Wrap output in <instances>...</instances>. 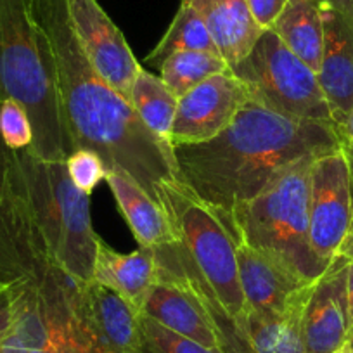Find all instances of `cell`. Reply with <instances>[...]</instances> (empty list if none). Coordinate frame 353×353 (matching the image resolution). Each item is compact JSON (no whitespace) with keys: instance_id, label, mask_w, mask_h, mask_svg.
Returning a JSON list of instances; mask_svg holds the SVG:
<instances>
[{"instance_id":"1","label":"cell","mask_w":353,"mask_h":353,"mask_svg":"<svg viewBox=\"0 0 353 353\" xmlns=\"http://www.w3.org/2000/svg\"><path fill=\"white\" fill-rule=\"evenodd\" d=\"M28 4L46 40L73 149L94 151L108 172L125 173L158 201V185L176 179L173 145L152 134L130 103L94 71L71 28L66 0Z\"/></svg>"},{"instance_id":"2","label":"cell","mask_w":353,"mask_h":353,"mask_svg":"<svg viewBox=\"0 0 353 353\" xmlns=\"http://www.w3.org/2000/svg\"><path fill=\"white\" fill-rule=\"evenodd\" d=\"M338 149L336 125L284 117L250 99L222 134L173 145V156L176 181L230 223V215L256 198L284 166Z\"/></svg>"},{"instance_id":"3","label":"cell","mask_w":353,"mask_h":353,"mask_svg":"<svg viewBox=\"0 0 353 353\" xmlns=\"http://www.w3.org/2000/svg\"><path fill=\"white\" fill-rule=\"evenodd\" d=\"M158 203L175 237L172 244L154 250L158 277L188 284L208 308L216 329L243 321L248 308L229 220L176 179L158 185Z\"/></svg>"},{"instance_id":"4","label":"cell","mask_w":353,"mask_h":353,"mask_svg":"<svg viewBox=\"0 0 353 353\" xmlns=\"http://www.w3.org/2000/svg\"><path fill=\"white\" fill-rule=\"evenodd\" d=\"M85 284L54 260L12 277V319L0 353H117L94 321Z\"/></svg>"},{"instance_id":"5","label":"cell","mask_w":353,"mask_h":353,"mask_svg":"<svg viewBox=\"0 0 353 353\" xmlns=\"http://www.w3.org/2000/svg\"><path fill=\"white\" fill-rule=\"evenodd\" d=\"M12 99L28 113L33 142L42 161L66 163L74 151L61 113L46 40L28 0H0V101Z\"/></svg>"},{"instance_id":"6","label":"cell","mask_w":353,"mask_h":353,"mask_svg":"<svg viewBox=\"0 0 353 353\" xmlns=\"http://www.w3.org/2000/svg\"><path fill=\"white\" fill-rule=\"evenodd\" d=\"M298 159L276 173L267 188L230 215L234 236L283 263L298 279L314 284L329 263L310 243V173L314 159Z\"/></svg>"},{"instance_id":"7","label":"cell","mask_w":353,"mask_h":353,"mask_svg":"<svg viewBox=\"0 0 353 353\" xmlns=\"http://www.w3.org/2000/svg\"><path fill=\"white\" fill-rule=\"evenodd\" d=\"M26 196L61 269L92 283L99 236L90 222V194L68 175L66 163L42 161L28 149L14 151Z\"/></svg>"},{"instance_id":"8","label":"cell","mask_w":353,"mask_h":353,"mask_svg":"<svg viewBox=\"0 0 353 353\" xmlns=\"http://www.w3.org/2000/svg\"><path fill=\"white\" fill-rule=\"evenodd\" d=\"M250 99L284 117L336 125L317 73L294 56L272 30H265L251 52L230 68Z\"/></svg>"},{"instance_id":"9","label":"cell","mask_w":353,"mask_h":353,"mask_svg":"<svg viewBox=\"0 0 353 353\" xmlns=\"http://www.w3.org/2000/svg\"><path fill=\"white\" fill-rule=\"evenodd\" d=\"M353 219L350 168L341 149L314 159L310 173V243L315 256L331 263Z\"/></svg>"},{"instance_id":"10","label":"cell","mask_w":353,"mask_h":353,"mask_svg":"<svg viewBox=\"0 0 353 353\" xmlns=\"http://www.w3.org/2000/svg\"><path fill=\"white\" fill-rule=\"evenodd\" d=\"M68 16L85 57L97 74L128 101L141 71L121 30L97 0H66Z\"/></svg>"},{"instance_id":"11","label":"cell","mask_w":353,"mask_h":353,"mask_svg":"<svg viewBox=\"0 0 353 353\" xmlns=\"http://www.w3.org/2000/svg\"><path fill=\"white\" fill-rule=\"evenodd\" d=\"M250 101L248 88L229 70L213 74L179 97L170 144H199L215 139Z\"/></svg>"},{"instance_id":"12","label":"cell","mask_w":353,"mask_h":353,"mask_svg":"<svg viewBox=\"0 0 353 353\" xmlns=\"http://www.w3.org/2000/svg\"><path fill=\"white\" fill-rule=\"evenodd\" d=\"M237 265L246 308L265 321H279L303 310L314 284L298 279L283 263L237 243Z\"/></svg>"},{"instance_id":"13","label":"cell","mask_w":353,"mask_h":353,"mask_svg":"<svg viewBox=\"0 0 353 353\" xmlns=\"http://www.w3.org/2000/svg\"><path fill=\"white\" fill-rule=\"evenodd\" d=\"M348 263V258L336 254L312 286L301 314L305 353H338L348 343L352 329L346 293Z\"/></svg>"},{"instance_id":"14","label":"cell","mask_w":353,"mask_h":353,"mask_svg":"<svg viewBox=\"0 0 353 353\" xmlns=\"http://www.w3.org/2000/svg\"><path fill=\"white\" fill-rule=\"evenodd\" d=\"M319 2L324 23V49L317 78L339 130L353 106V0Z\"/></svg>"},{"instance_id":"15","label":"cell","mask_w":353,"mask_h":353,"mask_svg":"<svg viewBox=\"0 0 353 353\" xmlns=\"http://www.w3.org/2000/svg\"><path fill=\"white\" fill-rule=\"evenodd\" d=\"M141 314L170 331L213 350H222L219 329L198 294L175 277H158Z\"/></svg>"},{"instance_id":"16","label":"cell","mask_w":353,"mask_h":353,"mask_svg":"<svg viewBox=\"0 0 353 353\" xmlns=\"http://www.w3.org/2000/svg\"><path fill=\"white\" fill-rule=\"evenodd\" d=\"M92 281L120 294L141 314L149 293L158 283L156 251L141 246L134 253H118L99 237Z\"/></svg>"},{"instance_id":"17","label":"cell","mask_w":353,"mask_h":353,"mask_svg":"<svg viewBox=\"0 0 353 353\" xmlns=\"http://www.w3.org/2000/svg\"><path fill=\"white\" fill-rule=\"evenodd\" d=\"M201 16L229 68L244 59L263 30L254 23L246 0H184Z\"/></svg>"},{"instance_id":"18","label":"cell","mask_w":353,"mask_h":353,"mask_svg":"<svg viewBox=\"0 0 353 353\" xmlns=\"http://www.w3.org/2000/svg\"><path fill=\"white\" fill-rule=\"evenodd\" d=\"M104 181L141 246L158 250L175 241L166 213L137 182L118 172H106Z\"/></svg>"},{"instance_id":"19","label":"cell","mask_w":353,"mask_h":353,"mask_svg":"<svg viewBox=\"0 0 353 353\" xmlns=\"http://www.w3.org/2000/svg\"><path fill=\"white\" fill-rule=\"evenodd\" d=\"M270 30L294 56L317 73L324 49V23L319 0H288V6Z\"/></svg>"},{"instance_id":"20","label":"cell","mask_w":353,"mask_h":353,"mask_svg":"<svg viewBox=\"0 0 353 353\" xmlns=\"http://www.w3.org/2000/svg\"><path fill=\"white\" fill-rule=\"evenodd\" d=\"M176 52H212L220 56L219 47L201 16L184 0H181L168 30L154 49L145 56L144 63L148 66L159 68L166 57Z\"/></svg>"},{"instance_id":"21","label":"cell","mask_w":353,"mask_h":353,"mask_svg":"<svg viewBox=\"0 0 353 353\" xmlns=\"http://www.w3.org/2000/svg\"><path fill=\"white\" fill-rule=\"evenodd\" d=\"M128 103L152 134L168 141L179 99L170 92L161 78L141 68L132 85Z\"/></svg>"},{"instance_id":"22","label":"cell","mask_w":353,"mask_h":353,"mask_svg":"<svg viewBox=\"0 0 353 353\" xmlns=\"http://www.w3.org/2000/svg\"><path fill=\"white\" fill-rule=\"evenodd\" d=\"M229 70L222 56L212 52H176L158 68L159 78L179 99L213 74Z\"/></svg>"},{"instance_id":"23","label":"cell","mask_w":353,"mask_h":353,"mask_svg":"<svg viewBox=\"0 0 353 353\" xmlns=\"http://www.w3.org/2000/svg\"><path fill=\"white\" fill-rule=\"evenodd\" d=\"M139 325L148 353H223L222 350L208 348L185 336L176 334L144 314H139Z\"/></svg>"},{"instance_id":"24","label":"cell","mask_w":353,"mask_h":353,"mask_svg":"<svg viewBox=\"0 0 353 353\" xmlns=\"http://www.w3.org/2000/svg\"><path fill=\"white\" fill-rule=\"evenodd\" d=\"M0 139L11 151L32 148V121L21 104L12 99L0 101Z\"/></svg>"},{"instance_id":"25","label":"cell","mask_w":353,"mask_h":353,"mask_svg":"<svg viewBox=\"0 0 353 353\" xmlns=\"http://www.w3.org/2000/svg\"><path fill=\"white\" fill-rule=\"evenodd\" d=\"M66 170L73 184L87 194L94 191L108 172L103 159L88 149H77L71 152L66 159Z\"/></svg>"},{"instance_id":"26","label":"cell","mask_w":353,"mask_h":353,"mask_svg":"<svg viewBox=\"0 0 353 353\" xmlns=\"http://www.w3.org/2000/svg\"><path fill=\"white\" fill-rule=\"evenodd\" d=\"M248 8H250L251 16L254 23L261 30H270L284 8L288 6V0H246Z\"/></svg>"},{"instance_id":"27","label":"cell","mask_w":353,"mask_h":353,"mask_svg":"<svg viewBox=\"0 0 353 353\" xmlns=\"http://www.w3.org/2000/svg\"><path fill=\"white\" fill-rule=\"evenodd\" d=\"M12 319V301H11V291L9 286L0 281V339L4 338L8 332L9 325H11Z\"/></svg>"},{"instance_id":"28","label":"cell","mask_w":353,"mask_h":353,"mask_svg":"<svg viewBox=\"0 0 353 353\" xmlns=\"http://www.w3.org/2000/svg\"><path fill=\"white\" fill-rule=\"evenodd\" d=\"M338 254H341V256L348 258L350 261H353V219H352V223H350L348 234H346V237H345V241H343L341 248H339Z\"/></svg>"},{"instance_id":"29","label":"cell","mask_w":353,"mask_h":353,"mask_svg":"<svg viewBox=\"0 0 353 353\" xmlns=\"http://www.w3.org/2000/svg\"><path fill=\"white\" fill-rule=\"evenodd\" d=\"M341 151L345 154L346 163L350 168V181H352V194H353V142L341 139Z\"/></svg>"},{"instance_id":"30","label":"cell","mask_w":353,"mask_h":353,"mask_svg":"<svg viewBox=\"0 0 353 353\" xmlns=\"http://www.w3.org/2000/svg\"><path fill=\"white\" fill-rule=\"evenodd\" d=\"M346 293H348V308L350 319L353 324V261L348 263V276H346Z\"/></svg>"},{"instance_id":"31","label":"cell","mask_w":353,"mask_h":353,"mask_svg":"<svg viewBox=\"0 0 353 353\" xmlns=\"http://www.w3.org/2000/svg\"><path fill=\"white\" fill-rule=\"evenodd\" d=\"M339 134H341V139H346V141H352L353 142V106L350 110L348 118H346L345 125L339 128Z\"/></svg>"},{"instance_id":"32","label":"cell","mask_w":353,"mask_h":353,"mask_svg":"<svg viewBox=\"0 0 353 353\" xmlns=\"http://www.w3.org/2000/svg\"><path fill=\"white\" fill-rule=\"evenodd\" d=\"M346 345L350 346V350L353 352V324H352V329H350V336H348V343Z\"/></svg>"},{"instance_id":"33","label":"cell","mask_w":353,"mask_h":353,"mask_svg":"<svg viewBox=\"0 0 353 353\" xmlns=\"http://www.w3.org/2000/svg\"><path fill=\"white\" fill-rule=\"evenodd\" d=\"M338 353H353V352H352V350H350V346H348V345H345V346H343L341 350H339Z\"/></svg>"},{"instance_id":"34","label":"cell","mask_w":353,"mask_h":353,"mask_svg":"<svg viewBox=\"0 0 353 353\" xmlns=\"http://www.w3.org/2000/svg\"><path fill=\"white\" fill-rule=\"evenodd\" d=\"M28 2H30V0H28Z\"/></svg>"}]
</instances>
